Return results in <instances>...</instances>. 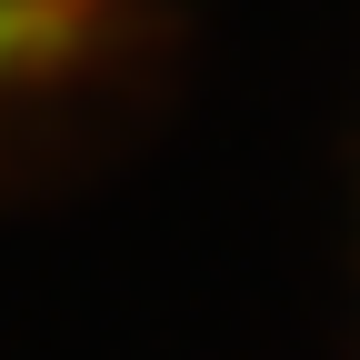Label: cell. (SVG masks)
I'll return each instance as SVG.
<instances>
[{
  "label": "cell",
  "instance_id": "obj_1",
  "mask_svg": "<svg viewBox=\"0 0 360 360\" xmlns=\"http://www.w3.org/2000/svg\"><path fill=\"white\" fill-rule=\"evenodd\" d=\"M0 40H11V0H0Z\"/></svg>",
  "mask_w": 360,
  "mask_h": 360
}]
</instances>
